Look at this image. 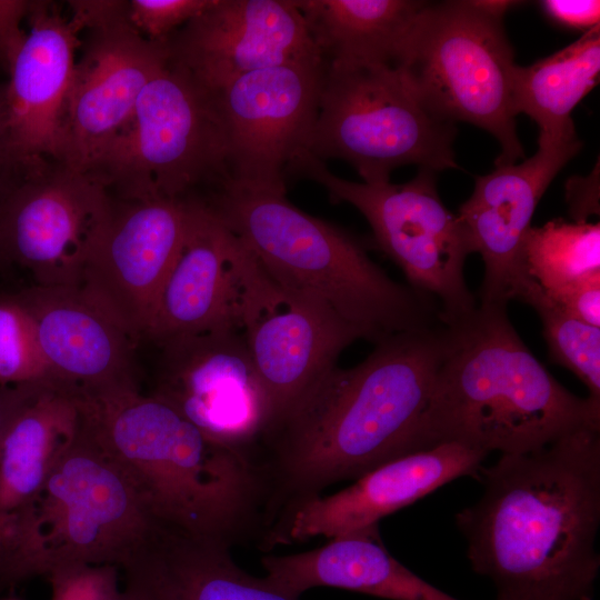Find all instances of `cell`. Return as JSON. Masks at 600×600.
Masks as SVG:
<instances>
[{
	"mask_svg": "<svg viewBox=\"0 0 600 600\" xmlns=\"http://www.w3.org/2000/svg\"><path fill=\"white\" fill-rule=\"evenodd\" d=\"M81 424L76 396L47 380L10 423L0 447V516L21 522Z\"/></svg>",
	"mask_w": 600,
	"mask_h": 600,
	"instance_id": "d4e9b609",
	"label": "cell"
},
{
	"mask_svg": "<svg viewBox=\"0 0 600 600\" xmlns=\"http://www.w3.org/2000/svg\"><path fill=\"white\" fill-rule=\"evenodd\" d=\"M324 70L321 57L308 58L244 73L213 90L231 181L286 192L287 168L307 148L318 116Z\"/></svg>",
	"mask_w": 600,
	"mask_h": 600,
	"instance_id": "5bb4252c",
	"label": "cell"
},
{
	"mask_svg": "<svg viewBox=\"0 0 600 600\" xmlns=\"http://www.w3.org/2000/svg\"><path fill=\"white\" fill-rule=\"evenodd\" d=\"M27 19L30 30L11 61L6 101L12 149L33 172L58 159L81 30L48 1H32Z\"/></svg>",
	"mask_w": 600,
	"mask_h": 600,
	"instance_id": "7402d4cb",
	"label": "cell"
},
{
	"mask_svg": "<svg viewBox=\"0 0 600 600\" xmlns=\"http://www.w3.org/2000/svg\"><path fill=\"white\" fill-rule=\"evenodd\" d=\"M202 202L278 283L311 294L374 344L441 323L438 303L400 284L347 231L293 206L286 192L231 180Z\"/></svg>",
	"mask_w": 600,
	"mask_h": 600,
	"instance_id": "5b68a950",
	"label": "cell"
},
{
	"mask_svg": "<svg viewBox=\"0 0 600 600\" xmlns=\"http://www.w3.org/2000/svg\"><path fill=\"white\" fill-rule=\"evenodd\" d=\"M566 197L574 222H587L589 216L599 214V164L588 177L568 180Z\"/></svg>",
	"mask_w": 600,
	"mask_h": 600,
	"instance_id": "8d00e7d4",
	"label": "cell"
},
{
	"mask_svg": "<svg viewBox=\"0 0 600 600\" xmlns=\"http://www.w3.org/2000/svg\"><path fill=\"white\" fill-rule=\"evenodd\" d=\"M261 563L270 586L299 599L309 589L329 587L387 600H459L392 557L379 527L330 539L309 551L264 556Z\"/></svg>",
	"mask_w": 600,
	"mask_h": 600,
	"instance_id": "cb8c5ba5",
	"label": "cell"
},
{
	"mask_svg": "<svg viewBox=\"0 0 600 600\" xmlns=\"http://www.w3.org/2000/svg\"><path fill=\"white\" fill-rule=\"evenodd\" d=\"M88 173L126 201L194 199L200 187L212 192L230 180L214 91L168 57Z\"/></svg>",
	"mask_w": 600,
	"mask_h": 600,
	"instance_id": "ba28073f",
	"label": "cell"
},
{
	"mask_svg": "<svg viewBox=\"0 0 600 600\" xmlns=\"http://www.w3.org/2000/svg\"><path fill=\"white\" fill-rule=\"evenodd\" d=\"M453 123L436 117L392 64H326L318 116L306 150L351 164L366 183L416 164L434 173L460 169Z\"/></svg>",
	"mask_w": 600,
	"mask_h": 600,
	"instance_id": "9c48e42d",
	"label": "cell"
},
{
	"mask_svg": "<svg viewBox=\"0 0 600 600\" xmlns=\"http://www.w3.org/2000/svg\"><path fill=\"white\" fill-rule=\"evenodd\" d=\"M124 591H126V594H127V600H148V599H146V598L139 596V594L132 593V592H130V591H128L126 589H124Z\"/></svg>",
	"mask_w": 600,
	"mask_h": 600,
	"instance_id": "ab89813d",
	"label": "cell"
},
{
	"mask_svg": "<svg viewBox=\"0 0 600 600\" xmlns=\"http://www.w3.org/2000/svg\"><path fill=\"white\" fill-rule=\"evenodd\" d=\"M29 174L11 144L6 101V83L0 81V203Z\"/></svg>",
	"mask_w": 600,
	"mask_h": 600,
	"instance_id": "d590c367",
	"label": "cell"
},
{
	"mask_svg": "<svg viewBox=\"0 0 600 600\" xmlns=\"http://www.w3.org/2000/svg\"><path fill=\"white\" fill-rule=\"evenodd\" d=\"M540 6L544 14L561 27L586 32L599 26L598 0H544Z\"/></svg>",
	"mask_w": 600,
	"mask_h": 600,
	"instance_id": "e575fe53",
	"label": "cell"
},
{
	"mask_svg": "<svg viewBox=\"0 0 600 600\" xmlns=\"http://www.w3.org/2000/svg\"><path fill=\"white\" fill-rule=\"evenodd\" d=\"M544 292L569 316L600 328V276Z\"/></svg>",
	"mask_w": 600,
	"mask_h": 600,
	"instance_id": "d6a6232c",
	"label": "cell"
},
{
	"mask_svg": "<svg viewBox=\"0 0 600 600\" xmlns=\"http://www.w3.org/2000/svg\"><path fill=\"white\" fill-rule=\"evenodd\" d=\"M516 300L538 313L552 362L573 372L588 388V398L600 403V328L566 313L531 277Z\"/></svg>",
	"mask_w": 600,
	"mask_h": 600,
	"instance_id": "f1b7e54d",
	"label": "cell"
},
{
	"mask_svg": "<svg viewBox=\"0 0 600 600\" xmlns=\"http://www.w3.org/2000/svg\"><path fill=\"white\" fill-rule=\"evenodd\" d=\"M83 431L128 473L164 528L231 548L269 509L259 461L209 441L139 388L76 396Z\"/></svg>",
	"mask_w": 600,
	"mask_h": 600,
	"instance_id": "3957f363",
	"label": "cell"
},
{
	"mask_svg": "<svg viewBox=\"0 0 600 600\" xmlns=\"http://www.w3.org/2000/svg\"><path fill=\"white\" fill-rule=\"evenodd\" d=\"M190 199L116 208L79 287L137 341L148 337L162 286L181 247Z\"/></svg>",
	"mask_w": 600,
	"mask_h": 600,
	"instance_id": "e0dca14e",
	"label": "cell"
},
{
	"mask_svg": "<svg viewBox=\"0 0 600 600\" xmlns=\"http://www.w3.org/2000/svg\"><path fill=\"white\" fill-rule=\"evenodd\" d=\"M487 456L458 443H442L404 454L338 492L287 506L266 541L274 546L316 537L333 539L376 528L384 517L457 478H477Z\"/></svg>",
	"mask_w": 600,
	"mask_h": 600,
	"instance_id": "ac0fdd59",
	"label": "cell"
},
{
	"mask_svg": "<svg viewBox=\"0 0 600 600\" xmlns=\"http://www.w3.org/2000/svg\"><path fill=\"white\" fill-rule=\"evenodd\" d=\"M3 263H8V261L6 260L4 256H3V252L0 248V267L3 264Z\"/></svg>",
	"mask_w": 600,
	"mask_h": 600,
	"instance_id": "60d3db41",
	"label": "cell"
},
{
	"mask_svg": "<svg viewBox=\"0 0 600 600\" xmlns=\"http://www.w3.org/2000/svg\"><path fill=\"white\" fill-rule=\"evenodd\" d=\"M20 526L9 588L72 563L121 570L162 527L128 473L81 424Z\"/></svg>",
	"mask_w": 600,
	"mask_h": 600,
	"instance_id": "52a82bcc",
	"label": "cell"
},
{
	"mask_svg": "<svg viewBox=\"0 0 600 600\" xmlns=\"http://www.w3.org/2000/svg\"><path fill=\"white\" fill-rule=\"evenodd\" d=\"M50 380L30 314L13 294L0 297V386Z\"/></svg>",
	"mask_w": 600,
	"mask_h": 600,
	"instance_id": "f546056e",
	"label": "cell"
},
{
	"mask_svg": "<svg viewBox=\"0 0 600 600\" xmlns=\"http://www.w3.org/2000/svg\"><path fill=\"white\" fill-rule=\"evenodd\" d=\"M87 31L76 61L56 163L88 173L130 120L138 98L167 62L166 42L142 36L128 20L129 1H69Z\"/></svg>",
	"mask_w": 600,
	"mask_h": 600,
	"instance_id": "8fae6325",
	"label": "cell"
},
{
	"mask_svg": "<svg viewBox=\"0 0 600 600\" xmlns=\"http://www.w3.org/2000/svg\"><path fill=\"white\" fill-rule=\"evenodd\" d=\"M528 274L544 290L600 276V224L561 218L531 227L523 243Z\"/></svg>",
	"mask_w": 600,
	"mask_h": 600,
	"instance_id": "83f0119b",
	"label": "cell"
},
{
	"mask_svg": "<svg viewBox=\"0 0 600 600\" xmlns=\"http://www.w3.org/2000/svg\"><path fill=\"white\" fill-rule=\"evenodd\" d=\"M320 184L334 203H349L369 222L378 248L403 271L409 287L433 299L442 323L450 324L476 308L463 268L473 253L464 224L442 202L436 173L419 169L404 183L353 182L334 176L323 161L299 151L286 176Z\"/></svg>",
	"mask_w": 600,
	"mask_h": 600,
	"instance_id": "30bf717a",
	"label": "cell"
},
{
	"mask_svg": "<svg viewBox=\"0 0 600 600\" xmlns=\"http://www.w3.org/2000/svg\"><path fill=\"white\" fill-rule=\"evenodd\" d=\"M157 343L161 354L150 394L209 441L254 457L252 449L268 432L272 411L243 333L204 332Z\"/></svg>",
	"mask_w": 600,
	"mask_h": 600,
	"instance_id": "4fadbf2b",
	"label": "cell"
},
{
	"mask_svg": "<svg viewBox=\"0 0 600 600\" xmlns=\"http://www.w3.org/2000/svg\"><path fill=\"white\" fill-rule=\"evenodd\" d=\"M0 600H21V599H18V598H0Z\"/></svg>",
	"mask_w": 600,
	"mask_h": 600,
	"instance_id": "b9f144b4",
	"label": "cell"
},
{
	"mask_svg": "<svg viewBox=\"0 0 600 600\" xmlns=\"http://www.w3.org/2000/svg\"><path fill=\"white\" fill-rule=\"evenodd\" d=\"M448 330L439 323L376 343L359 364L328 372L264 436L261 466L286 506L420 450Z\"/></svg>",
	"mask_w": 600,
	"mask_h": 600,
	"instance_id": "7a4b0ae2",
	"label": "cell"
},
{
	"mask_svg": "<svg viewBox=\"0 0 600 600\" xmlns=\"http://www.w3.org/2000/svg\"><path fill=\"white\" fill-rule=\"evenodd\" d=\"M213 0H131L128 20L151 41L166 42L177 30L202 13Z\"/></svg>",
	"mask_w": 600,
	"mask_h": 600,
	"instance_id": "1f68e13d",
	"label": "cell"
},
{
	"mask_svg": "<svg viewBox=\"0 0 600 600\" xmlns=\"http://www.w3.org/2000/svg\"><path fill=\"white\" fill-rule=\"evenodd\" d=\"M580 148V140L538 148L521 163L496 166L492 172L476 178L473 192L460 206L458 217L473 252H479L484 263L480 304L507 307L530 279L522 250L537 204Z\"/></svg>",
	"mask_w": 600,
	"mask_h": 600,
	"instance_id": "ffe728a7",
	"label": "cell"
},
{
	"mask_svg": "<svg viewBox=\"0 0 600 600\" xmlns=\"http://www.w3.org/2000/svg\"><path fill=\"white\" fill-rule=\"evenodd\" d=\"M42 382L44 381L19 386H0V447L10 423Z\"/></svg>",
	"mask_w": 600,
	"mask_h": 600,
	"instance_id": "74e56055",
	"label": "cell"
},
{
	"mask_svg": "<svg viewBox=\"0 0 600 600\" xmlns=\"http://www.w3.org/2000/svg\"><path fill=\"white\" fill-rule=\"evenodd\" d=\"M32 1L0 0V72L8 71L26 39L21 22L27 19Z\"/></svg>",
	"mask_w": 600,
	"mask_h": 600,
	"instance_id": "836d02e7",
	"label": "cell"
},
{
	"mask_svg": "<svg viewBox=\"0 0 600 600\" xmlns=\"http://www.w3.org/2000/svg\"><path fill=\"white\" fill-rule=\"evenodd\" d=\"M446 326L420 450L458 443L487 454H520L600 427V403L573 394L547 371L511 324L507 307L480 304Z\"/></svg>",
	"mask_w": 600,
	"mask_h": 600,
	"instance_id": "277c9868",
	"label": "cell"
},
{
	"mask_svg": "<svg viewBox=\"0 0 600 600\" xmlns=\"http://www.w3.org/2000/svg\"><path fill=\"white\" fill-rule=\"evenodd\" d=\"M113 212L97 178L49 163L0 203V248L36 286L80 287Z\"/></svg>",
	"mask_w": 600,
	"mask_h": 600,
	"instance_id": "7c38bea8",
	"label": "cell"
},
{
	"mask_svg": "<svg viewBox=\"0 0 600 600\" xmlns=\"http://www.w3.org/2000/svg\"><path fill=\"white\" fill-rule=\"evenodd\" d=\"M166 44L171 60L212 90L251 71L321 57L293 0H213Z\"/></svg>",
	"mask_w": 600,
	"mask_h": 600,
	"instance_id": "d6986e66",
	"label": "cell"
},
{
	"mask_svg": "<svg viewBox=\"0 0 600 600\" xmlns=\"http://www.w3.org/2000/svg\"><path fill=\"white\" fill-rule=\"evenodd\" d=\"M242 333L270 400L269 430L337 367L349 344L363 339L323 301L269 274L250 299Z\"/></svg>",
	"mask_w": 600,
	"mask_h": 600,
	"instance_id": "2e32d148",
	"label": "cell"
},
{
	"mask_svg": "<svg viewBox=\"0 0 600 600\" xmlns=\"http://www.w3.org/2000/svg\"><path fill=\"white\" fill-rule=\"evenodd\" d=\"M20 522L16 518L0 516V591L18 552Z\"/></svg>",
	"mask_w": 600,
	"mask_h": 600,
	"instance_id": "f35d334b",
	"label": "cell"
},
{
	"mask_svg": "<svg viewBox=\"0 0 600 600\" xmlns=\"http://www.w3.org/2000/svg\"><path fill=\"white\" fill-rule=\"evenodd\" d=\"M517 3L427 2L393 63L436 117L489 132L501 148L496 166L524 157L512 108L516 63L502 22Z\"/></svg>",
	"mask_w": 600,
	"mask_h": 600,
	"instance_id": "8992f818",
	"label": "cell"
},
{
	"mask_svg": "<svg viewBox=\"0 0 600 600\" xmlns=\"http://www.w3.org/2000/svg\"><path fill=\"white\" fill-rule=\"evenodd\" d=\"M479 500L454 517L496 600H593L600 556V427L481 467Z\"/></svg>",
	"mask_w": 600,
	"mask_h": 600,
	"instance_id": "6da1fadb",
	"label": "cell"
},
{
	"mask_svg": "<svg viewBox=\"0 0 600 600\" xmlns=\"http://www.w3.org/2000/svg\"><path fill=\"white\" fill-rule=\"evenodd\" d=\"M120 569L111 564L72 563L48 576L51 600H127Z\"/></svg>",
	"mask_w": 600,
	"mask_h": 600,
	"instance_id": "4dcf8cb0",
	"label": "cell"
},
{
	"mask_svg": "<svg viewBox=\"0 0 600 600\" xmlns=\"http://www.w3.org/2000/svg\"><path fill=\"white\" fill-rule=\"evenodd\" d=\"M600 72V24L573 43L528 67H514L512 108L539 127L538 148L578 139L571 118L576 106L597 86Z\"/></svg>",
	"mask_w": 600,
	"mask_h": 600,
	"instance_id": "4316f807",
	"label": "cell"
},
{
	"mask_svg": "<svg viewBox=\"0 0 600 600\" xmlns=\"http://www.w3.org/2000/svg\"><path fill=\"white\" fill-rule=\"evenodd\" d=\"M120 571L148 600H300L240 568L230 547L164 527Z\"/></svg>",
	"mask_w": 600,
	"mask_h": 600,
	"instance_id": "603a6c76",
	"label": "cell"
},
{
	"mask_svg": "<svg viewBox=\"0 0 600 600\" xmlns=\"http://www.w3.org/2000/svg\"><path fill=\"white\" fill-rule=\"evenodd\" d=\"M266 271L200 200L190 199L186 233L162 286L148 337L242 332L249 301Z\"/></svg>",
	"mask_w": 600,
	"mask_h": 600,
	"instance_id": "9a60e30c",
	"label": "cell"
},
{
	"mask_svg": "<svg viewBox=\"0 0 600 600\" xmlns=\"http://www.w3.org/2000/svg\"><path fill=\"white\" fill-rule=\"evenodd\" d=\"M324 63L357 68L394 63L427 3L412 0H293Z\"/></svg>",
	"mask_w": 600,
	"mask_h": 600,
	"instance_id": "484cf974",
	"label": "cell"
},
{
	"mask_svg": "<svg viewBox=\"0 0 600 600\" xmlns=\"http://www.w3.org/2000/svg\"><path fill=\"white\" fill-rule=\"evenodd\" d=\"M30 314L50 380L73 394L138 388L131 336L79 287L13 294Z\"/></svg>",
	"mask_w": 600,
	"mask_h": 600,
	"instance_id": "44dd1931",
	"label": "cell"
}]
</instances>
